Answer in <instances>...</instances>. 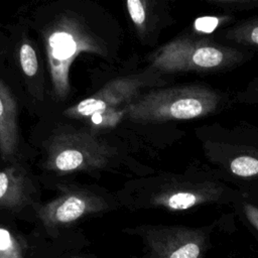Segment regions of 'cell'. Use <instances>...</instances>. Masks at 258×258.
Returning <instances> with one entry per match:
<instances>
[{"label": "cell", "instance_id": "obj_1", "mask_svg": "<svg viewBox=\"0 0 258 258\" xmlns=\"http://www.w3.org/2000/svg\"><path fill=\"white\" fill-rule=\"evenodd\" d=\"M229 98L206 84H183L141 94L128 108L127 117L137 123L188 121L217 114Z\"/></svg>", "mask_w": 258, "mask_h": 258}, {"label": "cell", "instance_id": "obj_2", "mask_svg": "<svg viewBox=\"0 0 258 258\" xmlns=\"http://www.w3.org/2000/svg\"><path fill=\"white\" fill-rule=\"evenodd\" d=\"M252 57L246 49L213 38L182 34L160 46L149 57L150 69L159 74H216L233 70Z\"/></svg>", "mask_w": 258, "mask_h": 258}, {"label": "cell", "instance_id": "obj_3", "mask_svg": "<svg viewBox=\"0 0 258 258\" xmlns=\"http://www.w3.org/2000/svg\"><path fill=\"white\" fill-rule=\"evenodd\" d=\"M208 162L220 172L240 179H258V128L247 123H220L197 128Z\"/></svg>", "mask_w": 258, "mask_h": 258}, {"label": "cell", "instance_id": "obj_4", "mask_svg": "<svg viewBox=\"0 0 258 258\" xmlns=\"http://www.w3.org/2000/svg\"><path fill=\"white\" fill-rule=\"evenodd\" d=\"M165 84L161 74L151 69L148 73L118 78L67 109L64 115L86 120L100 128L114 127L127 115L129 106L141 95L142 90Z\"/></svg>", "mask_w": 258, "mask_h": 258}, {"label": "cell", "instance_id": "obj_5", "mask_svg": "<svg viewBox=\"0 0 258 258\" xmlns=\"http://www.w3.org/2000/svg\"><path fill=\"white\" fill-rule=\"evenodd\" d=\"M45 47L53 91L63 99L70 91L69 73L76 57L82 52L102 54L104 47L79 20L61 17L45 33Z\"/></svg>", "mask_w": 258, "mask_h": 258}, {"label": "cell", "instance_id": "obj_6", "mask_svg": "<svg viewBox=\"0 0 258 258\" xmlns=\"http://www.w3.org/2000/svg\"><path fill=\"white\" fill-rule=\"evenodd\" d=\"M233 194V189L215 175L194 171L165 178L155 186L149 203L169 211H186L226 201Z\"/></svg>", "mask_w": 258, "mask_h": 258}, {"label": "cell", "instance_id": "obj_7", "mask_svg": "<svg viewBox=\"0 0 258 258\" xmlns=\"http://www.w3.org/2000/svg\"><path fill=\"white\" fill-rule=\"evenodd\" d=\"M112 156L113 149L95 135L66 131L49 140L45 167L57 172L87 171L104 167Z\"/></svg>", "mask_w": 258, "mask_h": 258}, {"label": "cell", "instance_id": "obj_8", "mask_svg": "<svg viewBox=\"0 0 258 258\" xmlns=\"http://www.w3.org/2000/svg\"><path fill=\"white\" fill-rule=\"evenodd\" d=\"M145 238L155 258H203L207 245L204 230L181 226L151 227Z\"/></svg>", "mask_w": 258, "mask_h": 258}, {"label": "cell", "instance_id": "obj_9", "mask_svg": "<svg viewBox=\"0 0 258 258\" xmlns=\"http://www.w3.org/2000/svg\"><path fill=\"white\" fill-rule=\"evenodd\" d=\"M106 207L103 199L87 191L73 190L43 206L39 216L47 226L67 225Z\"/></svg>", "mask_w": 258, "mask_h": 258}, {"label": "cell", "instance_id": "obj_10", "mask_svg": "<svg viewBox=\"0 0 258 258\" xmlns=\"http://www.w3.org/2000/svg\"><path fill=\"white\" fill-rule=\"evenodd\" d=\"M18 143L16 104L8 88L0 81V154L2 159L11 158L17 150Z\"/></svg>", "mask_w": 258, "mask_h": 258}, {"label": "cell", "instance_id": "obj_11", "mask_svg": "<svg viewBox=\"0 0 258 258\" xmlns=\"http://www.w3.org/2000/svg\"><path fill=\"white\" fill-rule=\"evenodd\" d=\"M28 199V179L24 171L14 166L0 171V206L21 207Z\"/></svg>", "mask_w": 258, "mask_h": 258}, {"label": "cell", "instance_id": "obj_12", "mask_svg": "<svg viewBox=\"0 0 258 258\" xmlns=\"http://www.w3.org/2000/svg\"><path fill=\"white\" fill-rule=\"evenodd\" d=\"M153 3L141 0H128L126 2L129 16L137 30L145 35L152 32L161 21L159 12H153Z\"/></svg>", "mask_w": 258, "mask_h": 258}, {"label": "cell", "instance_id": "obj_13", "mask_svg": "<svg viewBox=\"0 0 258 258\" xmlns=\"http://www.w3.org/2000/svg\"><path fill=\"white\" fill-rule=\"evenodd\" d=\"M220 37L245 47L258 49V16L224 29L220 33Z\"/></svg>", "mask_w": 258, "mask_h": 258}, {"label": "cell", "instance_id": "obj_14", "mask_svg": "<svg viewBox=\"0 0 258 258\" xmlns=\"http://www.w3.org/2000/svg\"><path fill=\"white\" fill-rule=\"evenodd\" d=\"M19 60L23 73L27 77H33L38 70V61L33 47L28 42H23L19 49Z\"/></svg>", "mask_w": 258, "mask_h": 258}, {"label": "cell", "instance_id": "obj_15", "mask_svg": "<svg viewBox=\"0 0 258 258\" xmlns=\"http://www.w3.org/2000/svg\"><path fill=\"white\" fill-rule=\"evenodd\" d=\"M214 7L226 11H245L258 8V0H206Z\"/></svg>", "mask_w": 258, "mask_h": 258}, {"label": "cell", "instance_id": "obj_16", "mask_svg": "<svg viewBox=\"0 0 258 258\" xmlns=\"http://www.w3.org/2000/svg\"><path fill=\"white\" fill-rule=\"evenodd\" d=\"M0 258H21L15 239L4 228H0Z\"/></svg>", "mask_w": 258, "mask_h": 258}, {"label": "cell", "instance_id": "obj_17", "mask_svg": "<svg viewBox=\"0 0 258 258\" xmlns=\"http://www.w3.org/2000/svg\"><path fill=\"white\" fill-rule=\"evenodd\" d=\"M235 100L242 104H258V77L250 81L244 90L238 92L235 96Z\"/></svg>", "mask_w": 258, "mask_h": 258}, {"label": "cell", "instance_id": "obj_18", "mask_svg": "<svg viewBox=\"0 0 258 258\" xmlns=\"http://www.w3.org/2000/svg\"><path fill=\"white\" fill-rule=\"evenodd\" d=\"M242 211L247 221L258 231V207L248 202H242Z\"/></svg>", "mask_w": 258, "mask_h": 258}]
</instances>
